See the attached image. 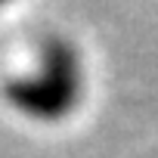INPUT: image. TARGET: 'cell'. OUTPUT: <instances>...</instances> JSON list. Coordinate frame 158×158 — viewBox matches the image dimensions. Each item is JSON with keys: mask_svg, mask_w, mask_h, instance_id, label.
Returning a JSON list of instances; mask_svg holds the SVG:
<instances>
[{"mask_svg": "<svg viewBox=\"0 0 158 158\" xmlns=\"http://www.w3.org/2000/svg\"><path fill=\"white\" fill-rule=\"evenodd\" d=\"M74 87H77V77H74L71 56L59 47L47 56V65L37 81H25V84L10 87V99H13V106H19L28 115H40V118L50 115L53 118L71 106Z\"/></svg>", "mask_w": 158, "mask_h": 158, "instance_id": "cell-1", "label": "cell"}]
</instances>
